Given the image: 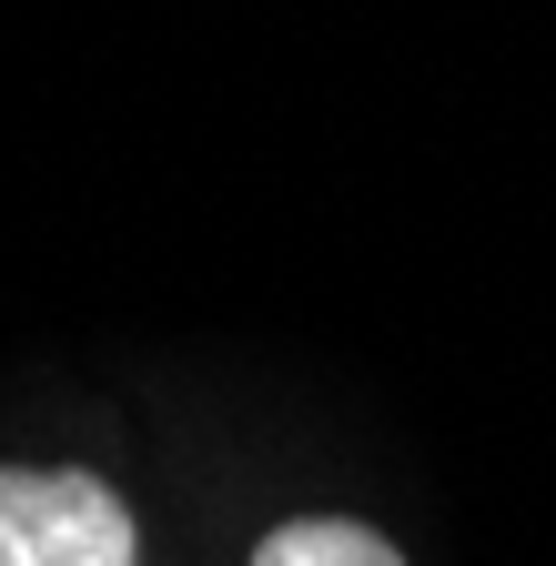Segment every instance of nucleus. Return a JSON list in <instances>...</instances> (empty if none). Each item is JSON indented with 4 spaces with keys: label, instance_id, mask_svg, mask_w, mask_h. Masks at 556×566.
<instances>
[{
    "label": "nucleus",
    "instance_id": "obj_2",
    "mask_svg": "<svg viewBox=\"0 0 556 566\" xmlns=\"http://www.w3.org/2000/svg\"><path fill=\"white\" fill-rule=\"evenodd\" d=\"M243 566H415V556L375 516H355V506H294V516L253 526Z\"/></svg>",
    "mask_w": 556,
    "mask_h": 566
},
{
    "label": "nucleus",
    "instance_id": "obj_1",
    "mask_svg": "<svg viewBox=\"0 0 556 566\" xmlns=\"http://www.w3.org/2000/svg\"><path fill=\"white\" fill-rule=\"evenodd\" d=\"M0 566H153L143 495L92 455H0Z\"/></svg>",
    "mask_w": 556,
    "mask_h": 566
}]
</instances>
